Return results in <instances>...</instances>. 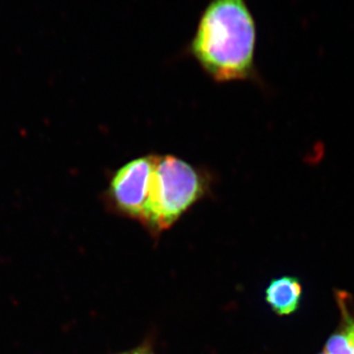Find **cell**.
Segmentation results:
<instances>
[{
	"label": "cell",
	"mask_w": 354,
	"mask_h": 354,
	"mask_svg": "<svg viewBox=\"0 0 354 354\" xmlns=\"http://www.w3.org/2000/svg\"><path fill=\"white\" fill-rule=\"evenodd\" d=\"M319 354H327V353H326V352H322V353H319Z\"/></svg>",
	"instance_id": "cell-7"
},
{
	"label": "cell",
	"mask_w": 354,
	"mask_h": 354,
	"mask_svg": "<svg viewBox=\"0 0 354 354\" xmlns=\"http://www.w3.org/2000/svg\"><path fill=\"white\" fill-rule=\"evenodd\" d=\"M256 21L246 0H211L203 10L187 55L216 83L257 77Z\"/></svg>",
	"instance_id": "cell-1"
},
{
	"label": "cell",
	"mask_w": 354,
	"mask_h": 354,
	"mask_svg": "<svg viewBox=\"0 0 354 354\" xmlns=\"http://www.w3.org/2000/svg\"><path fill=\"white\" fill-rule=\"evenodd\" d=\"M157 156L137 158L113 174L106 197L113 211L142 221Z\"/></svg>",
	"instance_id": "cell-3"
},
{
	"label": "cell",
	"mask_w": 354,
	"mask_h": 354,
	"mask_svg": "<svg viewBox=\"0 0 354 354\" xmlns=\"http://www.w3.org/2000/svg\"><path fill=\"white\" fill-rule=\"evenodd\" d=\"M266 303L279 317H286L299 308L303 299V286L292 276L272 279L265 291Z\"/></svg>",
	"instance_id": "cell-4"
},
{
	"label": "cell",
	"mask_w": 354,
	"mask_h": 354,
	"mask_svg": "<svg viewBox=\"0 0 354 354\" xmlns=\"http://www.w3.org/2000/svg\"><path fill=\"white\" fill-rule=\"evenodd\" d=\"M119 354H154L153 351L151 350L149 346H140V348H133V350H130V351L122 352V353Z\"/></svg>",
	"instance_id": "cell-6"
},
{
	"label": "cell",
	"mask_w": 354,
	"mask_h": 354,
	"mask_svg": "<svg viewBox=\"0 0 354 354\" xmlns=\"http://www.w3.org/2000/svg\"><path fill=\"white\" fill-rule=\"evenodd\" d=\"M338 306L342 317L339 327L326 343L327 354H354V315L350 312V297L345 292H338Z\"/></svg>",
	"instance_id": "cell-5"
},
{
	"label": "cell",
	"mask_w": 354,
	"mask_h": 354,
	"mask_svg": "<svg viewBox=\"0 0 354 354\" xmlns=\"http://www.w3.org/2000/svg\"><path fill=\"white\" fill-rule=\"evenodd\" d=\"M208 190L207 177L174 156H157L140 223L151 232L171 228Z\"/></svg>",
	"instance_id": "cell-2"
}]
</instances>
